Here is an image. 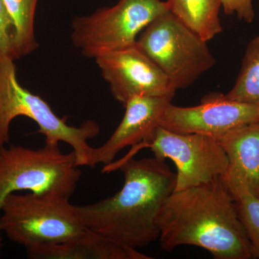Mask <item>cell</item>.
Segmentation results:
<instances>
[{
  "instance_id": "obj_10",
  "label": "cell",
  "mask_w": 259,
  "mask_h": 259,
  "mask_svg": "<svg viewBox=\"0 0 259 259\" xmlns=\"http://www.w3.org/2000/svg\"><path fill=\"white\" fill-rule=\"evenodd\" d=\"M259 120V109L227 98L223 94L206 95L198 105L179 107L170 103L158 125L178 134L218 138L231 129Z\"/></svg>"
},
{
  "instance_id": "obj_13",
  "label": "cell",
  "mask_w": 259,
  "mask_h": 259,
  "mask_svg": "<svg viewBox=\"0 0 259 259\" xmlns=\"http://www.w3.org/2000/svg\"><path fill=\"white\" fill-rule=\"evenodd\" d=\"M228 159L226 174L236 177L259 197V120L216 138Z\"/></svg>"
},
{
  "instance_id": "obj_5",
  "label": "cell",
  "mask_w": 259,
  "mask_h": 259,
  "mask_svg": "<svg viewBox=\"0 0 259 259\" xmlns=\"http://www.w3.org/2000/svg\"><path fill=\"white\" fill-rule=\"evenodd\" d=\"M79 167L74 152L63 153L59 145L0 146V209L8 194L20 191L71 197L81 178ZM2 248L0 231V255Z\"/></svg>"
},
{
  "instance_id": "obj_6",
  "label": "cell",
  "mask_w": 259,
  "mask_h": 259,
  "mask_svg": "<svg viewBox=\"0 0 259 259\" xmlns=\"http://www.w3.org/2000/svg\"><path fill=\"white\" fill-rule=\"evenodd\" d=\"M136 42L177 91L190 87L215 64L207 42L168 10L148 24Z\"/></svg>"
},
{
  "instance_id": "obj_8",
  "label": "cell",
  "mask_w": 259,
  "mask_h": 259,
  "mask_svg": "<svg viewBox=\"0 0 259 259\" xmlns=\"http://www.w3.org/2000/svg\"><path fill=\"white\" fill-rule=\"evenodd\" d=\"M137 146L149 148L155 157L169 159L177 168L175 191L207 183L226 175L228 159L216 138L178 134L158 126Z\"/></svg>"
},
{
  "instance_id": "obj_16",
  "label": "cell",
  "mask_w": 259,
  "mask_h": 259,
  "mask_svg": "<svg viewBox=\"0 0 259 259\" xmlns=\"http://www.w3.org/2000/svg\"><path fill=\"white\" fill-rule=\"evenodd\" d=\"M225 95L233 101L259 109V35L248 44L236 83Z\"/></svg>"
},
{
  "instance_id": "obj_12",
  "label": "cell",
  "mask_w": 259,
  "mask_h": 259,
  "mask_svg": "<svg viewBox=\"0 0 259 259\" xmlns=\"http://www.w3.org/2000/svg\"><path fill=\"white\" fill-rule=\"evenodd\" d=\"M32 259H151L137 249L85 228L69 241L26 249Z\"/></svg>"
},
{
  "instance_id": "obj_15",
  "label": "cell",
  "mask_w": 259,
  "mask_h": 259,
  "mask_svg": "<svg viewBox=\"0 0 259 259\" xmlns=\"http://www.w3.org/2000/svg\"><path fill=\"white\" fill-rule=\"evenodd\" d=\"M223 178L251 245L253 256L259 259V197L251 193L236 177L226 174Z\"/></svg>"
},
{
  "instance_id": "obj_18",
  "label": "cell",
  "mask_w": 259,
  "mask_h": 259,
  "mask_svg": "<svg viewBox=\"0 0 259 259\" xmlns=\"http://www.w3.org/2000/svg\"><path fill=\"white\" fill-rule=\"evenodd\" d=\"M16 30L8 13L4 0H0V51L16 59L15 54Z\"/></svg>"
},
{
  "instance_id": "obj_19",
  "label": "cell",
  "mask_w": 259,
  "mask_h": 259,
  "mask_svg": "<svg viewBox=\"0 0 259 259\" xmlns=\"http://www.w3.org/2000/svg\"><path fill=\"white\" fill-rule=\"evenodd\" d=\"M226 15H236L240 20L250 23L255 18L252 0H220Z\"/></svg>"
},
{
  "instance_id": "obj_3",
  "label": "cell",
  "mask_w": 259,
  "mask_h": 259,
  "mask_svg": "<svg viewBox=\"0 0 259 259\" xmlns=\"http://www.w3.org/2000/svg\"><path fill=\"white\" fill-rule=\"evenodd\" d=\"M19 116L37 124V133L45 137V144L69 145L78 166H90L93 148L88 141L100 134L98 124L88 120L79 127L68 125L66 118L56 115L41 97L20 84L14 59L0 52V146L9 144L10 124Z\"/></svg>"
},
{
  "instance_id": "obj_7",
  "label": "cell",
  "mask_w": 259,
  "mask_h": 259,
  "mask_svg": "<svg viewBox=\"0 0 259 259\" xmlns=\"http://www.w3.org/2000/svg\"><path fill=\"white\" fill-rule=\"evenodd\" d=\"M168 10L161 0H119L88 16L75 17L71 40L83 56L96 59L135 44L148 24Z\"/></svg>"
},
{
  "instance_id": "obj_17",
  "label": "cell",
  "mask_w": 259,
  "mask_h": 259,
  "mask_svg": "<svg viewBox=\"0 0 259 259\" xmlns=\"http://www.w3.org/2000/svg\"><path fill=\"white\" fill-rule=\"evenodd\" d=\"M16 30V59L28 55L38 47L35 35V10L38 0H4Z\"/></svg>"
},
{
  "instance_id": "obj_2",
  "label": "cell",
  "mask_w": 259,
  "mask_h": 259,
  "mask_svg": "<svg viewBox=\"0 0 259 259\" xmlns=\"http://www.w3.org/2000/svg\"><path fill=\"white\" fill-rule=\"evenodd\" d=\"M158 223V241L164 251L194 245L214 258H254L223 177L175 191L163 204Z\"/></svg>"
},
{
  "instance_id": "obj_4",
  "label": "cell",
  "mask_w": 259,
  "mask_h": 259,
  "mask_svg": "<svg viewBox=\"0 0 259 259\" xmlns=\"http://www.w3.org/2000/svg\"><path fill=\"white\" fill-rule=\"evenodd\" d=\"M69 198L56 193L8 194L0 209V231L26 249L69 241L86 228Z\"/></svg>"
},
{
  "instance_id": "obj_14",
  "label": "cell",
  "mask_w": 259,
  "mask_h": 259,
  "mask_svg": "<svg viewBox=\"0 0 259 259\" xmlns=\"http://www.w3.org/2000/svg\"><path fill=\"white\" fill-rule=\"evenodd\" d=\"M168 11L201 38L208 42L223 32L220 0H167Z\"/></svg>"
},
{
  "instance_id": "obj_1",
  "label": "cell",
  "mask_w": 259,
  "mask_h": 259,
  "mask_svg": "<svg viewBox=\"0 0 259 259\" xmlns=\"http://www.w3.org/2000/svg\"><path fill=\"white\" fill-rule=\"evenodd\" d=\"M115 167L123 173L122 189L95 203L76 205V212L85 228L130 248H144L159 238L158 215L175 191L176 173L155 156L135 159L130 154L105 170Z\"/></svg>"
},
{
  "instance_id": "obj_9",
  "label": "cell",
  "mask_w": 259,
  "mask_h": 259,
  "mask_svg": "<svg viewBox=\"0 0 259 259\" xmlns=\"http://www.w3.org/2000/svg\"><path fill=\"white\" fill-rule=\"evenodd\" d=\"M95 60L112 96L122 105L134 96L174 97L176 94L171 81L137 42Z\"/></svg>"
},
{
  "instance_id": "obj_11",
  "label": "cell",
  "mask_w": 259,
  "mask_h": 259,
  "mask_svg": "<svg viewBox=\"0 0 259 259\" xmlns=\"http://www.w3.org/2000/svg\"><path fill=\"white\" fill-rule=\"evenodd\" d=\"M173 97L134 96L125 105L120 125L102 146L93 148L90 167L112 163L116 156L128 146H137L159 126L158 121Z\"/></svg>"
}]
</instances>
